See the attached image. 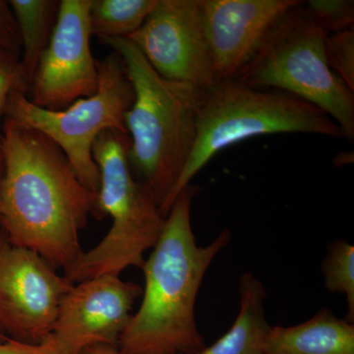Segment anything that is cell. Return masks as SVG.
Instances as JSON below:
<instances>
[{
    "label": "cell",
    "mask_w": 354,
    "mask_h": 354,
    "mask_svg": "<svg viewBox=\"0 0 354 354\" xmlns=\"http://www.w3.org/2000/svg\"><path fill=\"white\" fill-rule=\"evenodd\" d=\"M0 230L14 245L36 251L55 269L84 252L80 232L95 218L97 192L78 178L68 158L43 133L4 118Z\"/></svg>",
    "instance_id": "obj_1"
},
{
    "label": "cell",
    "mask_w": 354,
    "mask_h": 354,
    "mask_svg": "<svg viewBox=\"0 0 354 354\" xmlns=\"http://www.w3.org/2000/svg\"><path fill=\"white\" fill-rule=\"evenodd\" d=\"M198 190L189 184L177 196L153 252L142 266V302L120 335L121 353L193 354L206 346L195 318L197 295L209 266L232 234L225 230L208 245H198L191 223Z\"/></svg>",
    "instance_id": "obj_2"
},
{
    "label": "cell",
    "mask_w": 354,
    "mask_h": 354,
    "mask_svg": "<svg viewBox=\"0 0 354 354\" xmlns=\"http://www.w3.org/2000/svg\"><path fill=\"white\" fill-rule=\"evenodd\" d=\"M101 41L120 55L134 88V102L124 118L131 140L128 160L160 209L194 149L205 90L160 76L129 39Z\"/></svg>",
    "instance_id": "obj_3"
},
{
    "label": "cell",
    "mask_w": 354,
    "mask_h": 354,
    "mask_svg": "<svg viewBox=\"0 0 354 354\" xmlns=\"http://www.w3.org/2000/svg\"><path fill=\"white\" fill-rule=\"evenodd\" d=\"M130 144L129 135L108 129L93 146L100 172L95 218L109 216L113 223L97 246L64 270V278L73 285L102 274L120 276L129 267L141 269L144 254L162 234L165 218L152 190L133 176Z\"/></svg>",
    "instance_id": "obj_4"
},
{
    "label": "cell",
    "mask_w": 354,
    "mask_h": 354,
    "mask_svg": "<svg viewBox=\"0 0 354 354\" xmlns=\"http://www.w3.org/2000/svg\"><path fill=\"white\" fill-rule=\"evenodd\" d=\"M281 133H307L344 138L341 128L322 109L295 95L220 81L205 90L197 138L171 194L160 207L167 216L177 196L216 153L244 140Z\"/></svg>",
    "instance_id": "obj_5"
},
{
    "label": "cell",
    "mask_w": 354,
    "mask_h": 354,
    "mask_svg": "<svg viewBox=\"0 0 354 354\" xmlns=\"http://www.w3.org/2000/svg\"><path fill=\"white\" fill-rule=\"evenodd\" d=\"M304 2L272 28L239 82L288 93L313 104L354 138V92L330 69L326 57L328 35L307 15Z\"/></svg>",
    "instance_id": "obj_6"
},
{
    "label": "cell",
    "mask_w": 354,
    "mask_h": 354,
    "mask_svg": "<svg viewBox=\"0 0 354 354\" xmlns=\"http://www.w3.org/2000/svg\"><path fill=\"white\" fill-rule=\"evenodd\" d=\"M99 88L91 97L78 100L62 111H48L32 104L14 90L8 95L4 118L34 128L53 140L88 189L97 192L100 172L93 158V146L104 130L128 134L125 113L135 100L134 88L118 53L97 60Z\"/></svg>",
    "instance_id": "obj_7"
},
{
    "label": "cell",
    "mask_w": 354,
    "mask_h": 354,
    "mask_svg": "<svg viewBox=\"0 0 354 354\" xmlns=\"http://www.w3.org/2000/svg\"><path fill=\"white\" fill-rule=\"evenodd\" d=\"M73 286L39 253L14 245L0 230V330L7 337L25 344L46 339Z\"/></svg>",
    "instance_id": "obj_8"
},
{
    "label": "cell",
    "mask_w": 354,
    "mask_h": 354,
    "mask_svg": "<svg viewBox=\"0 0 354 354\" xmlns=\"http://www.w3.org/2000/svg\"><path fill=\"white\" fill-rule=\"evenodd\" d=\"M127 39L165 79L204 90L216 83L203 0H157L144 24Z\"/></svg>",
    "instance_id": "obj_9"
},
{
    "label": "cell",
    "mask_w": 354,
    "mask_h": 354,
    "mask_svg": "<svg viewBox=\"0 0 354 354\" xmlns=\"http://www.w3.org/2000/svg\"><path fill=\"white\" fill-rule=\"evenodd\" d=\"M92 0H60L57 25L32 78L29 97L48 111H62L99 88L97 59L91 50Z\"/></svg>",
    "instance_id": "obj_10"
},
{
    "label": "cell",
    "mask_w": 354,
    "mask_h": 354,
    "mask_svg": "<svg viewBox=\"0 0 354 354\" xmlns=\"http://www.w3.org/2000/svg\"><path fill=\"white\" fill-rule=\"evenodd\" d=\"M142 292L141 286L115 274L75 283L62 300L51 335L79 354L95 344L118 348Z\"/></svg>",
    "instance_id": "obj_11"
},
{
    "label": "cell",
    "mask_w": 354,
    "mask_h": 354,
    "mask_svg": "<svg viewBox=\"0 0 354 354\" xmlns=\"http://www.w3.org/2000/svg\"><path fill=\"white\" fill-rule=\"evenodd\" d=\"M300 0H203L216 82L236 80L268 35Z\"/></svg>",
    "instance_id": "obj_12"
},
{
    "label": "cell",
    "mask_w": 354,
    "mask_h": 354,
    "mask_svg": "<svg viewBox=\"0 0 354 354\" xmlns=\"http://www.w3.org/2000/svg\"><path fill=\"white\" fill-rule=\"evenodd\" d=\"M264 354H354V325L324 308L298 325L271 327Z\"/></svg>",
    "instance_id": "obj_13"
},
{
    "label": "cell",
    "mask_w": 354,
    "mask_h": 354,
    "mask_svg": "<svg viewBox=\"0 0 354 354\" xmlns=\"http://www.w3.org/2000/svg\"><path fill=\"white\" fill-rule=\"evenodd\" d=\"M239 290V310L234 324L218 341L193 354H264L272 327L266 317L267 291L251 272L242 274Z\"/></svg>",
    "instance_id": "obj_14"
},
{
    "label": "cell",
    "mask_w": 354,
    "mask_h": 354,
    "mask_svg": "<svg viewBox=\"0 0 354 354\" xmlns=\"http://www.w3.org/2000/svg\"><path fill=\"white\" fill-rule=\"evenodd\" d=\"M9 4L19 27L20 71L28 97L39 60L55 31L60 0H11Z\"/></svg>",
    "instance_id": "obj_15"
},
{
    "label": "cell",
    "mask_w": 354,
    "mask_h": 354,
    "mask_svg": "<svg viewBox=\"0 0 354 354\" xmlns=\"http://www.w3.org/2000/svg\"><path fill=\"white\" fill-rule=\"evenodd\" d=\"M157 0H92L91 34L104 39L129 38L144 24Z\"/></svg>",
    "instance_id": "obj_16"
},
{
    "label": "cell",
    "mask_w": 354,
    "mask_h": 354,
    "mask_svg": "<svg viewBox=\"0 0 354 354\" xmlns=\"http://www.w3.org/2000/svg\"><path fill=\"white\" fill-rule=\"evenodd\" d=\"M326 288L344 293L348 301V319L354 323V246L346 241L330 242L322 263Z\"/></svg>",
    "instance_id": "obj_17"
},
{
    "label": "cell",
    "mask_w": 354,
    "mask_h": 354,
    "mask_svg": "<svg viewBox=\"0 0 354 354\" xmlns=\"http://www.w3.org/2000/svg\"><path fill=\"white\" fill-rule=\"evenodd\" d=\"M307 15L327 35L353 28V0H311L304 2Z\"/></svg>",
    "instance_id": "obj_18"
},
{
    "label": "cell",
    "mask_w": 354,
    "mask_h": 354,
    "mask_svg": "<svg viewBox=\"0 0 354 354\" xmlns=\"http://www.w3.org/2000/svg\"><path fill=\"white\" fill-rule=\"evenodd\" d=\"M325 51L330 69L354 92L353 28L328 35Z\"/></svg>",
    "instance_id": "obj_19"
},
{
    "label": "cell",
    "mask_w": 354,
    "mask_h": 354,
    "mask_svg": "<svg viewBox=\"0 0 354 354\" xmlns=\"http://www.w3.org/2000/svg\"><path fill=\"white\" fill-rule=\"evenodd\" d=\"M27 95L20 71V55L0 48V121L4 116L7 99L12 91Z\"/></svg>",
    "instance_id": "obj_20"
},
{
    "label": "cell",
    "mask_w": 354,
    "mask_h": 354,
    "mask_svg": "<svg viewBox=\"0 0 354 354\" xmlns=\"http://www.w3.org/2000/svg\"><path fill=\"white\" fill-rule=\"evenodd\" d=\"M0 354H79L71 351L53 337L48 335L39 344H25L7 339L0 342Z\"/></svg>",
    "instance_id": "obj_21"
},
{
    "label": "cell",
    "mask_w": 354,
    "mask_h": 354,
    "mask_svg": "<svg viewBox=\"0 0 354 354\" xmlns=\"http://www.w3.org/2000/svg\"><path fill=\"white\" fill-rule=\"evenodd\" d=\"M0 48L21 55L19 27L9 1L0 0Z\"/></svg>",
    "instance_id": "obj_22"
},
{
    "label": "cell",
    "mask_w": 354,
    "mask_h": 354,
    "mask_svg": "<svg viewBox=\"0 0 354 354\" xmlns=\"http://www.w3.org/2000/svg\"><path fill=\"white\" fill-rule=\"evenodd\" d=\"M81 354H123L115 346L106 344H95L84 349Z\"/></svg>",
    "instance_id": "obj_23"
},
{
    "label": "cell",
    "mask_w": 354,
    "mask_h": 354,
    "mask_svg": "<svg viewBox=\"0 0 354 354\" xmlns=\"http://www.w3.org/2000/svg\"><path fill=\"white\" fill-rule=\"evenodd\" d=\"M4 169H6V165H4V155L2 151L1 142H0V189H1L2 180H3Z\"/></svg>",
    "instance_id": "obj_24"
},
{
    "label": "cell",
    "mask_w": 354,
    "mask_h": 354,
    "mask_svg": "<svg viewBox=\"0 0 354 354\" xmlns=\"http://www.w3.org/2000/svg\"><path fill=\"white\" fill-rule=\"evenodd\" d=\"M7 339H8V337H7L6 334L0 330V342L6 341Z\"/></svg>",
    "instance_id": "obj_25"
}]
</instances>
